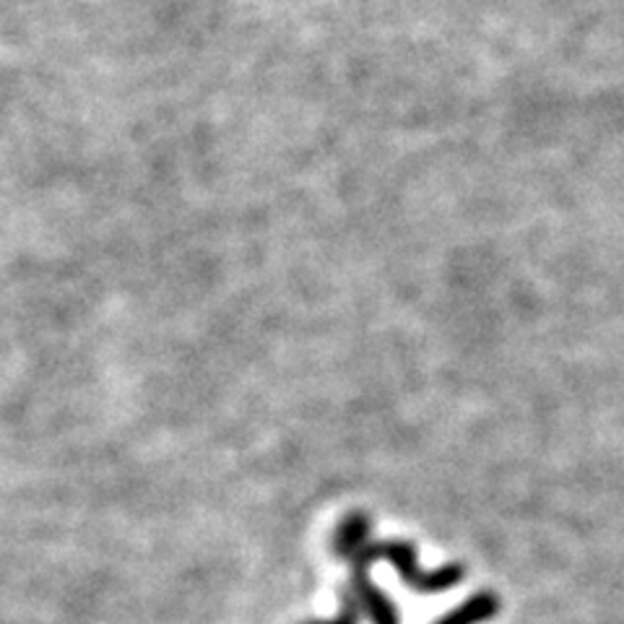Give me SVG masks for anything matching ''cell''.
I'll return each instance as SVG.
<instances>
[{
  "mask_svg": "<svg viewBox=\"0 0 624 624\" xmlns=\"http://www.w3.org/2000/svg\"><path fill=\"white\" fill-rule=\"evenodd\" d=\"M383 559L398 572V578L416 593H445L456 588L466 578V568L458 562H448L437 570H422L419 555L404 539H388L380 544Z\"/></svg>",
  "mask_w": 624,
  "mask_h": 624,
  "instance_id": "6da1fadb",
  "label": "cell"
},
{
  "mask_svg": "<svg viewBox=\"0 0 624 624\" xmlns=\"http://www.w3.org/2000/svg\"><path fill=\"white\" fill-rule=\"evenodd\" d=\"M383 559V551H380V544L370 541L360 555L354 559H349L351 565V578H349V591L354 593V599L360 601L362 614H368V620L372 624H401V614L396 604H393L388 593L383 588H377L370 580V568Z\"/></svg>",
  "mask_w": 624,
  "mask_h": 624,
  "instance_id": "7a4b0ae2",
  "label": "cell"
},
{
  "mask_svg": "<svg viewBox=\"0 0 624 624\" xmlns=\"http://www.w3.org/2000/svg\"><path fill=\"white\" fill-rule=\"evenodd\" d=\"M370 528L372 523L364 513H351L347 521L336 528L333 534V551L341 559H354L360 551L370 544Z\"/></svg>",
  "mask_w": 624,
  "mask_h": 624,
  "instance_id": "3957f363",
  "label": "cell"
},
{
  "mask_svg": "<svg viewBox=\"0 0 624 624\" xmlns=\"http://www.w3.org/2000/svg\"><path fill=\"white\" fill-rule=\"evenodd\" d=\"M500 612V601L494 593H473L471 599H466L461 606L440 616L435 624H482L486 620H492L494 614Z\"/></svg>",
  "mask_w": 624,
  "mask_h": 624,
  "instance_id": "277c9868",
  "label": "cell"
},
{
  "mask_svg": "<svg viewBox=\"0 0 624 624\" xmlns=\"http://www.w3.org/2000/svg\"><path fill=\"white\" fill-rule=\"evenodd\" d=\"M360 614H362L360 601L354 599V593L347 591L343 593V609L336 620H320V622H307V624H360Z\"/></svg>",
  "mask_w": 624,
  "mask_h": 624,
  "instance_id": "5b68a950",
  "label": "cell"
}]
</instances>
